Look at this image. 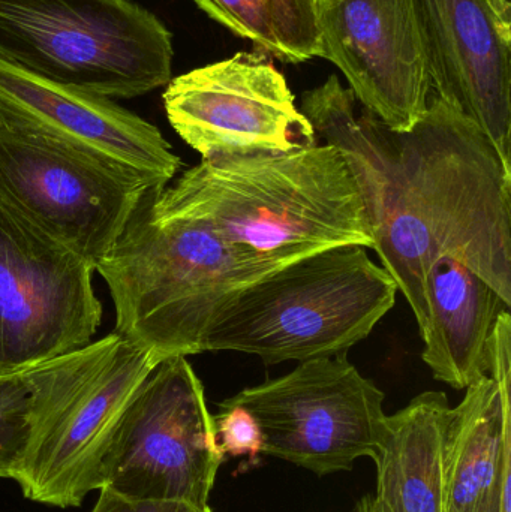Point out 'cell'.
I'll return each mask as SVG.
<instances>
[{
    "instance_id": "6da1fadb",
    "label": "cell",
    "mask_w": 511,
    "mask_h": 512,
    "mask_svg": "<svg viewBox=\"0 0 511 512\" xmlns=\"http://www.w3.org/2000/svg\"><path fill=\"white\" fill-rule=\"evenodd\" d=\"M332 75L303 93L315 137L344 156L362 194L374 251L407 298L420 334L428 274L458 259L511 306V171L482 129L438 95L407 132L390 131Z\"/></svg>"
},
{
    "instance_id": "7a4b0ae2",
    "label": "cell",
    "mask_w": 511,
    "mask_h": 512,
    "mask_svg": "<svg viewBox=\"0 0 511 512\" xmlns=\"http://www.w3.org/2000/svg\"><path fill=\"white\" fill-rule=\"evenodd\" d=\"M155 204L279 268L342 246L374 248L362 194L330 144L201 161L158 189Z\"/></svg>"
},
{
    "instance_id": "3957f363",
    "label": "cell",
    "mask_w": 511,
    "mask_h": 512,
    "mask_svg": "<svg viewBox=\"0 0 511 512\" xmlns=\"http://www.w3.org/2000/svg\"><path fill=\"white\" fill-rule=\"evenodd\" d=\"M161 188L144 195L95 268L113 298L114 333L158 363L206 352L207 334L231 301L281 270L197 219L158 209L155 194Z\"/></svg>"
},
{
    "instance_id": "277c9868",
    "label": "cell",
    "mask_w": 511,
    "mask_h": 512,
    "mask_svg": "<svg viewBox=\"0 0 511 512\" xmlns=\"http://www.w3.org/2000/svg\"><path fill=\"white\" fill-rule=\"evenodd\" d=\"M398 291L366 248L329 249L246 286L210 328L204 349L264 364L345 354L393 309Z\"/></svg>"
},
{
    "instance_id": "5b68a950",
    "label": "cell",
    "mask_w": 511,
    "mask_h": 512,
    "mask_svg": "<svg viewBox=\"0 0 511 512\" xmlns=\"http://www.w3.org/2000/svg\"><path fill=\"white\" fill-rule=\"evenodd\" d=\"M173 35L134 0H0V60L42 80L131 99L171 80Z\"/></svg>"
},
{
    "instance_id": "8992f818",
    "label": "cell",
    "mask_w": 511,
    "mask_h": 512,
    "mask_svg": "<svg viewBox=\"0 0 511 512\" xmlns=\"http://www.w3.org/2000/svg\"><path fill=\"white\" fill-rule=\"evenodd\" d=\"M158 364L116 333L63 355L36 394L14 481L24 498L80 507L101 489L102 460L132 393Z\"/></svg>"
},
{
    "instance_id": "52a82bcc",
    "label": "cell",
    "mask_w": 511,
    "mask_h": 512,
    "mask_svg": "<svg viewBox=\"0 0 511 512\" xmlns=\"http://www.w3.org/2000/svg\"><path fill=\"white\" fill-rule=\"evenodd\" d=\"M167 186L0 113V197L95 270L144 195Z\"/></svg>"
},
{
    "instance_id": "ba28073f",
    "label": "cell",
    "mask_w": 511,
    "mask_h": 512,
    "mask_svg": "<svg viewBox=\"0 0 511 512\" xmlns=\"http://www.w3.org/2000/svg\"><path fill=\"white\" fill-rule=\"evenodd\" d=\"M224 460L200 378L186 357H171L150 370L117 418L99 490L206 511Z\"/></svg>"
},
{
    "instance_id": "9c48e42d",
    "label": "cell",
    "mask_w": 511,
    "mask_h": 512,
    "mask_svg": "<svg viewBox=\"0 0 511 512\" xmlns=\"http://www.w3.org/2000/svg\"><path fill=\"white\" fill-rule=\"evenodd\" d=\"M224 402L254 415L266 456L318 477L350 471L362 457L372 459L386 430L383 391L347 354L302 361L287 375Z\"/></svg>"
},
{
    "instance_id": "30bf717a",
    "label": "cell",
    "mask_w": 511,
    "mask_h": 512,
    "mask_svg": "<svg viewBox=\"0 0 511 512\" xmlns=\"http://www.w3.org/2000/svg\"><path fill=\"white\" fill-rule=\"evenodd\" d=\"M93 273L0 197V363L6 375L93 342L102 319Z\"/></svg>"
},
{
    "instance_id": "8fae6325",
    "label": "cell",
    "mask_w": 511,
    "mask_h": 512,
    "mask_svg": "<svg viewBox=\"0 0 511 512\" xmlns=\"http://www.w3.org/2000/svg\"><path fill=\"white\" fill-rule=\"evenodd\" d=\"M162 99L168 122L203 161L317 144L284 75L258 51L179 75Z\"/></svg>"
},
{
    "instance_id": "7c38bea8",
    "label": "cell",
    "mask_w": 511,
    "mask_h": 512,
    "mask_svg": "<svg viewBox=\"0 0 511 512\" xmlns=\"http://www.w3.org/2000/svg\"><path fill=\"white\" fill-rule=\"evenodd\" d=\"M315 3L317 57L341 69L357 101L390 131H410L435 93L416 2Z\"/></svg>"
},
{
    "instance_id": "4fadbf2b",
    "label": "cell",
    "mask_w": 511,
    "mask_h": 512,
    "mask_svg": "<svg viewBox=\"0 0 511 512\" xmlns=\"http://www.w3.org/2000/svg\"><path fill=\"white\" fill-rule=\"evenodd\" d=\"M435 95L470 117L511 171L510 5L414 0Z\"/></svg>"
},
{
    "instance_id": "5bb4252c",
    "label": "cell",
    "mask_w": 511,
    "mask_h": 512,
    "mask_svg": "<svg viewBox=\"0 0 511 512\" xmlns=\"http://www.w3.org/2000/svg\"><path fill=\"white\" fill-rule=\"evenodd\" d=\"M0 113L168 183L182 167L156 126L105 96L42 80L0 60Z\"/></svg>"
},
{
    "instance_id": "9a60e30c",
    "label": "cell",
    "mask_w": 511,
    "mask_h": 512,
    "mask_svg": "<svg viewBox=\"0 0 511 512\" xmlns=\"http://www.w3.org/2000/svg\"><path fill=\"white\" fill-rule=\"evenodd\" d=\"M511 480V316L501 313L489 375L465 388L444 442L446 512H474Z\"/></svg>"
},
{
    "instance_id": "2e32d148",
    "label": "cell",
    "mask_w": 511,
    "mask_h": 512,
    "mask_svg": "<svg viewBox=\"0 0 511 512\" xmlns=\"http://www.w3.org/2000/svg\"><path fill=\"white\" fill-rule=\"evenodd\" d=\"M428 306L422 358L434 378L465 390L489 375L495 325L510 304L464 262L443 256L429 270Z\"/></svg>"
},
{
    "instance_id": "e0dca14e",
    "label": "cell",
    "mask_w": 511,
    "mask_h": 512,
    "mask_svg": "<svg viewBox=\"0 0 511 512\" xmlns=\"http://www.w3.org/2000/svg\"><path fill=\"white\" fill-rule=\"evenodd\" d=\"M450 406L441 391H425L401 411L387 415L372 460L375 501L384 512H446L444 442Z\"/></svg>"
},
{
    "instance_id": "ac0fdd59",
    "label": "cell",
    "mask_w": 511,
    "mask_h": 512,
    "mask_svg": "<svg viewBox=\"0 0 511 512\" xmlns=\"http://www.w3.org/2000/svg\"><path fill=\"white\" fill-rule=\"evenodd\" d=\"M204 14L255 51L287 63L308 62L318 54L315 0H192Z\"/></svg>"
},
{
    "instance_id": "d6986e66",
    "label": "cell",
    "mask_w": 511,
    "mask_h": 512,
    "mask_svg": "<svg viewBox=\"0 0 511 512\" xmlns=\"http://www.w3.org/2000/svg\"><path fill=\"white\" fill-rule=\"evenodd\" d=\"M54 360L23 372L0 375V478L14 480L29 436L36 394L53 369Z\"/></svg>"
},
{
    "instance_id": "ffe728a7",
    "label": "cell",
    "mask_w": 511,
    "mask_h": 512,
    "mask_svg": "<svg viewBox=\"0 0 511 512\" xmlns=\"http://www.w3.org/2000/svg\"><path fill=\"white\" fill-rule=\"evenodd\" d=\"M216 417L215 435L222 456L248 457L251 465H257L264 454V436L260 424L251 412L242 406L222 402Z\"/></svg>"
},
{
    "instance_id": "44dd1931",
    "label": "cell",
    "mask_w": 511,
    "mask_h": 512,
    "mask_svg": "<svg viewBox=\"0 0 511 512\" xmlns=\"http://www.w3.org/2000/svg\"><path fill=\"white\" fill-rule=\"evenodd\" d=\"M98 502L90 512H204L195 510L191 505L177 502H138L129 501L114 495L108 490H99Z\"/></svg>"
},
{
    "instance_id": "7402d4cb",
    "label": "cell",
    "mask_w": 511,
    "mask_h": 512,
    "mask_svg": "<svg viewBox=\"0 0 511 512\" xmlns=\"http://www.w3.org/2000/svg\"><path fill=\"white\" fill-rule=\"evenodd\" d=\"M474 512H511L510 489L495 487L494 493Z\"/></svg>"
},
{
    "instance_id": "603a6c76",
    "label": "cell",
    "mask_w": 511,
    "mask_h": 512,
    "mask_svg": "<svg viewBox=\"0 0 511 512\" xmlns=\"http://www.w3.org/2000/svg\"><path fill=\"white\" fill-rule=\"evenodd\" d=\"M357 512H384V510L375 501L374 496L368 495L360 499L359 504H357Z\"/></svg>"
},
{
    "instance_id": "cb8c5ba5",
    "label": "cell",
    "mask_w": 511,
    "mask_h": 512,
    "mask_svg": "<svg viewBox=\"0 0 511 512\" xmlns=\"http://www.w3.org/2000/svg\"><path fill=\"white\" fill-rule=\"evenodd\" d=\"M0 375H6L5 372H3V369H2V363H0Z\"/></svg>"
},
{
    "instance_id": "d4e9b609",
    "label": "cell",
    "mask_w": 511,
    "mask_h": 512,
    "mask_svg": "<svg viewBox=\"0 0 511 512\" xmlns=\"http://www.w3.org/2000/svg\"><path fill=\"white\" fill-rule=\"evenodd\" d=\"M498 2H501V3H509V2H507V0H498Z\"/></svg>"
},
{
    "instance_id": "484cf974",
    "label": "cell",
    "mask_w": 511,
    "mask_h": 512,
    "mask_svg": "<svg viewBox=\"0 0 511 512\" xmlns=\"http://www.w3.org/2000/svg\"><path fill=\"white\" fill-rule=\"evenodd\" d=\"M204 512H213V511H212V508H207V510Z\"/></svg>"
}]
</instances>
